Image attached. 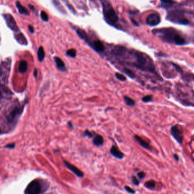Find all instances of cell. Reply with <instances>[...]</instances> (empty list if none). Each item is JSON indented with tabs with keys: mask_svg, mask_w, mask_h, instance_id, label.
I'll use <instances>...</instances> for the list:
<instances>
[{
	"mask_svg": "<svg viewBox=\"0 0 194 194\" xmlns=\"http://www.w3.org/2000/svg\"><path fill=\"white\" fill-rule=\"evenodd\" d=\"M124 100L125 104L127 105L128 106L130 107H134L135 105V102L134 101V99H132V98L128 96H124Z\"/></svg>",
	"mask_w": 194,
	"mask_h": 194,
	"instance_id": "cell-27",
	"label": "cell"
},
{
	"mask_svg": "<svg viewBox=\"0 0 194 194\" xmlns=\"http://www.w3.org/2000/svg\"><path fill=\"white\" fill-rule=\"evenodd\" d=\"M110 153L112 156L118 159H122L124 157V154L119 150L118 147L115 145L112 146L110 149Z\"/></svg>",
	"mask_w": 194,
	"mask_h": 194,
	"instance_id": "cell-19",
	"label": "cell"
},
{
	"mask_svg": "<svg viewBox=\"0 0 194 194\" xmlns=\"http://www.w3.org/2000/svg\"><path fill=\"white\" fill-rule=\"evenodd\" d=\"M132 183H134V184H135V185L138 186L139 184V181L136 177H132Z\"/></svg>",
	"mask_w": 194,
	"mask_h": 194,
	"instance_id": "cell-35",
	"label": "cell"
},
{
	"mask_svg": "<svg viewBox=\"0 0 194 194\" xmlns=\"http://www.w3.org/2000/svg\"><path fill=\"white\" fill-rule=\"evenodd\" d=\"M167 19L180 25H187L190 23L183 11L181 10H174L168 13Z\"/></svg>",
	"mask_w": 194,
	"mask_h": 194,
	"instance_id": "cell-7",
	"label": "cell"
},
{
	"mask_svg": "<svg viewBox=\"0 0 194 194\" xmlns=\"http://www.w3.org/2000/svg\"><path fill=\"white\" fill-rule=\"evenodd\" d=\"M11 65V59L10 58H6L0 64V81L6 85L9 82V78L10 76Z\"/></svg>",
	"mask_w": 194,
	"mask_h": 194,
	"instance_id": "cell-6",
	"label": "cell"
},
{
	"mask_svg": "<svg viewBox=\"0 0 194 194\" xmlns=\"http://www.w3.org/2000/svg\"><path fill=\"white\" fill-rule=\"evenodd\" d=\"M145 186L149 189H153L156 187V182L153 180H150L145 183Z\"/></svg>",
	"mask_w": 194,
	"mask_h": 194,
	"instance_id": "cell-28",
	"label": "cell"
},
{
	"mask_svg": "<svg viewBox=\"0 0 194 194\" xmlns=\"http://www.w3.org/2000/svg\"><path fill=\"white\" fill-rule=\"evenodd\" d=\"M102 4L103 10L107 20L111 23H116L118 20V15L111 5L106 0H100Z\"/></svg>",
	"mask_w": 194,
	"mask_h": 194,
	"instance_id": "cell-5",
	"label": "cell"
},
{
	"mask_svg": "<svg viewBox=\"0 0 194 194\" xmlns=\"http://www.w3.org/2000/svg\"><path fill=\"white\" fill-rule=\"evenodd\" d=\"M161 6L163 8H170L173 5L174 1L173 0H160Z\"/></svg>",
	"mask_w": 194,
	"mask_h": 194,
	"instance_id": "cell-25",
	"label": "cell"
},
{
	"mask_svg": "<svg viewBox=\"0 0 194 194\" xmlns=\"http://www.w3.org/2000/svg\"><path fill=\"white\" fill-rule=\"evenodd\" d=\"M132 54L134 56V61L132 63L133 67L141 71L152 74L160 81H163L162 78L156 71L152 58L149 55L140 51H135L132 52Z\"/></svg>",
	"mask_w": 194,
	"mask_h": 194,
	"instance_id": "cell-2",
	"label": "cell"
},
{
	"mask_svg": "<svg viewBox=\"0 0 194 194\" xmlns=\"http://www.w3.org/2000/svg\"><path fill=\"white\" fill-rule=\"evenodd\" d=\"M16 7L18 10V12H19L21 14H24L26 15H29V11L27 9L25 8L24 6L20 4V2L19 1H17L16 2Z\"/></svg>",
	"mask_w": 194,
	"mask_h": 194,
	"instance_id": "cell-22",
	"label": "cell"
},
{
	"mask_svg": "<svg viewBox=\"0 0 194 194\" xmlns=\"http://www.w3.org/2000/svg\"><path fill=\"white\" fill-rule=\"evenodd\" d=\"M83 136L88 137L89 138H92L93 136V134L92 132L89 131L88 130H86L83 132Z\"/></svg>",
	"mask_w": 194,
	"mask_h": 194,
	"instance_id": "cell-33",
	"label": "cell"
},
{
	"mask_svg": "<svg viewBox=\"0 0 194 194\" xmlns=\"http://www.w3.org/2000/svg\"><path fill=\"white\" fill-rule=\"evenodd\" d=\"M76 31L77 34L78 35V36L79 37V38H80L81 39L85 41L89 46L90 47L92 46V43L90 41L89 39V37L88 36L87 34H86V32L84 31V30L78 28V29H77L76 30Z\"/></svg>",
	"mask_w": 194,
	"mask_h": 194,
	"instance_id": "cell-15",
	"label": "cell"
},
{
	"mask_svg": "<svg viewBox=\"0 0 194 194\" xmlns=\"http://www.w3.org/2000/svg\"><path fill=\"white\" fill-rule=\"evenodd\" d=\"M37 56H38V60L40 62H43L45 58V52L42 46L39 47L37 52Z\"/></svg>",
	"mask_w": 194,
	"mask_h": 194,
	"instance_id": "cell-24",
	"label": "cell"
},
{
	"mask_svg": "<svg viewBox=\"0 0 194 194\" xmlns=\"http://www.w3.org/2000/svg\"><path fill=\"white\" fill-rule=\"evenodd\" d=\"M64 165L66 166V167L68 169H69L74 174H75L78 177H83L84 174L80 170L78 169L77 167L73 165H72L71 163H69L66 161H64Z\"/></svg>",
	"mask_w": 194,
	"mask_h": 194,
	"instance_id": "cell-14",
	"label": "cell"
},
{
	"mask_svg": "<svg viewBox=\"0 0 194 194\" xmlns=\"http://www.w3.org/2000/svg\"><path fill=\"white\" fill-rule=\"evenodd\" d=\"M175 97L184 106L194 107V92L187 84L177 83L175 85Z\"/></svg>",
	"mask_w": 194,
	"mask_h": 194,
	"instance_id": "cell-4",
	"label": "cell"
},
{
	"mask_svg": "<svg viewBox=\"0 0 194 194\" xmlns=\"http://www.w3.org/2000/svg\"><path fill=\"white\" fill-rule=\"evenodd\" d=\"M66 53L67 56H68L71 57L72 58H75L77 55L76 50H75V49H73V48L69 49V50H68L67 51Z\"/></svg>",
	"mask_w": 194,
	"mask_h": 194,
	"instance_id": "cell-29",
	"label": "cell"
},
{
	"mask_svg": "<svg viewBox=\"0 0 194 194\" xmlns=\"http://www.w3.org/2000/svg\"><path fill=\"white\" fill-rule=\"evenodd\" d=\"M27 62L25 60H21L19 63V66H18V71H19V72L21 74H23L27 72Z\"/></svg>",
	"mask_w": 194,
	"mask_h": 194,
	"instance_id": "cell-23",
	"label": "cell"
},
{
	"mask_svg": "<svg viewBox=\"0 0 194 194\" xmlns=\"http://www.w3.org/2000/svg\"><path fill=\"white\" fill-rule=\"evenodd\" d=\"M125 190L127 191L128 192H129L130 193H134L135 192V190H134V189L131 188L129 186H125Z\"/></svg>",
	"mask_w": 194,
	"mask_h": 194,
	"instance_id": "cell-34",
	"label": "cell"
},
{
	"mask_svg": "<svg viewBox=\"0 0 194 194\" xmlns=\"http://www.w3.org/2000/svg\"><path fill=\"white\" fill-rule=\"evenodd\" d=\"M174 158H175V160L176 161L179 160V157L177 155V154H175V155H174Z\"/></svg>",
	"mask_w": 194,
	"mask_h": 194,
	"instance_id": "cell-41",
	"label": "cell"
},
{
	"mask_svg": "<svg viewBox=\"0 0 194 194\" xmlns=\"http://www.w3.org/2000/svg\"><path fill=\"white\" fill-rule=\"evenodd\" d=\"M14 38L18 43L23 46L27 45V40L26 39L25 36L20 31L15 32L14 33Z\"/></svg>",
	"mask_w": 194,
	"mask_h": 194,
	"instance_id": "cell-17",
	"label": "cell"
},
{
	"mask_svg": "<svg viewBox=\"0 0 194 194\" xmlns=\"http://www.w3.org/2000/svg\"><path fill=\"white\" fill-rule=\"evenodd\" d=\"M128 50L125 47L121 46H116L113 48L111 51V53L115 57H124L127 55Z\"/></svg>",
	"mask_w": 194,
	"mask_h": 194,
	"instance_id": "cell-12",
	"label": "cell"
},
{
	"mask_svg": "<svg viewBox=\"0 0 194 194\" xmlns=\"http://www.w3.org/2000/svg\"><path fill=\"white\" fill-rule=\"evenodd\" d=\"M2 133H3V132H2V131H1V128H0V135H1V134H2Z\"/></svg>",
	"mask_w": 194,
	"mask_h": 194,
	"instance_id": "cell-43",
	"label": "cell"
},
{
	"mask_svg": "<svg viewBox=\"0 0 194 194\" xmlns=\"http://www.w3.org/2000/svg\"><path fill=\"white\" fill-rule=\"evenodd\" d=\"M27 194H39L41 192V186L39 182L33 181L28 185L26 190Z\"/></svg>",
	"mask_w": 194,
	"mask_h": 194,
	"instance_id": "cell-11",
	"label": "cell"
},
{
	"mask_svg": "<svg viewBox=\"0 0 194 194\" xmlns=\"http://www.w3.org/2000/svg\"><path fill=\"white\" fill-rule=\"evenodd\" d=\"M163 41L177 46H184L189 43L188 40L181 32L173 28H162L152 31Z\"/></svg>",
	"mask_w": 194,
	"mask_h": 194,
	"instance_id": "cell-1",
	"label": "cell"
},
{
	"mask_svg": "<svg viewBox=\"0 0 194 194\" xmlns=\"http://www.w3.org/2000/svg\"><path fill=\"white\" fill-rule=\"evenodd\" d=\"M115 77L118 80L120 81H126V79H127V78H126V77L125 76H124L123 74L119 73H116Z\"/></svg>",
	"mask_w": 194,
	"mask_h": 194,
	"instance_id": "cell-31",
	"label": "cell"
},
{
	"mask_svg": "<svg viewBox=\"0 0 194 194\" xmlns=\"http://www.w3.org/2000/svg\"><path fill=\"white\" fill-rule=\"evenodd\" d=\"M27 101H25L20 104L18 102H14L12 106L4 113V123L10 130L15 127L24 110Z\"/></svg>",
	"mask_w": 194,
	"mask_h": 194,
	"instance_id": "cell-3",
	"label": "cell"
},
{
	"mask_svg": "<svg viewBox=\"0 0 194 194\" xmlns=\"http://www.w3.org/2000/svg\"><path fill=\"white\" fill-rule=\"evenodd\" d=\"M29 8H30V9H31V10H34V9H35V8H34V7L33 6H32V5H29Z\"/></svg>",
	"mask_w": 194,
	"mask_h": 194,
	"instance_id": "cell-42",
	"label": "cell"
},
{
	"mask_svg": "<svg viewBox=\"0 0 194 194\" xmlns=\"http://www.w3.org/2000/svg\"><path fill=\"white\" fill-rule=\"evenodd\" d=\"M171 136L179 144H182L183 140V135L182 130L179 128L178 125H173L170 129Z\"/></svg>",
	"mask_w": 194,
	"mask_h": 194,
	"instance_id": "cell-10",
	"label": "cell"
},
{
	"mask_svg": "<svg viewBox=\"0 0 194 194\" xmlns=\"http://www.w3.org/2000/svg\"><path fill=\"white\" fill-rule=\"evenodd\" d=\"M91 47L98 53L103 52L104 51L105 49L103 44L100 40H95V41L93 42V43H92Z\"/></svg>",
	"mask_w": 194,
	"mask_h": 194,
	"instance_id": "cell-16",
	"label": "cell"
},
{
	"mask_svg": "<svg viewBox=\"0 0 194 194\" xmlns=\"http://www.w3.org/2000/svg\"><path fill=\"white\" fill-rule=\"evenodd\" d=\"M161 18L157 13H152L147 17L146 19V24L150 26H156L160 23Z\"/></svg>",
	"mask_w": 194,
	"mask_h": 194,
	"instance_id": "cell-13",
	"label": "cell"
},
{
	"mask_svg": "<svg viewBox=\"0 0 194 194\" xmlns=\"http://www.w3.org/2000/svg\"><path fill=\"white\" fill-rule=\"evenodd\" d=\"M54 60L56 64V68L58 70H59L60 71L62 72L67 71L66 66H65V63L63 61L62 59H61L60 57L55 56L54 57Z\"/></svg>",
	"mask_w": 194,
	"mask_h": 194,
	"instance_id": "cell-18",
	"label": "cell"
},
{
	"mask_svg": "<svg viewBox=\"0 0 194 194\" xmlns=\"http://www.w3.org/2000/svg\"><path fill=\"white\" fill-rule=\"evenodd\" d=\"M15 144L14 143H11V144H9L6 145V146H5V148L12 149H14L15 148Z\"/></svg>",
	"mask_w": 194,
	"mask_h": 194,
	"instance_id": "cell-36",
	"label": "cell"
},
{
	"mask_svg": "<svg viewBox=\"0 0 194 194\" xmlns=\"http://www.w3.org/2000/svg\"><path fill=\"white\" fill-rule=\"evenodd\" d=\"M13 93L9 89L8 85H6L0 81V103L10 99Z\"/></svg>",
	"mask_w": 194,
	"mask_h": 194,
	"instance_id": "cell-8",
	"label": "cell"
},
{
	"mask_svg": "<svg viewBox=\"0 0 194 194\" xmlns=\"http://www.w3.org/2000/svg\"><path fill=\"white\" fill-rule=\"evenodd\" d=\"M145 176V173L142 172V171L140 172V173H139L137 174V177L140 179H143V178H144Z\"/></svg>",
	"mask_w": 194,
	"mask_h": 194,
	"instance_id": "cell-37",
	"label": "cell"
},
{
	"mask_svg": "<svg viewBox=\"0 0 194 194\" xmlns=\"http://www.w3.org/2000/svg\"><path fill=\"white\" fill-rule=\"evenodd\" d=\"M34 76L35 77V78H37V77H38V71H37L36 69H34Z\"/></svg>",
	"mask_w": 194,
	"mask_h": 194,
	"instance_id": "cell-40",
	"label": "cell"
},
{
	"mask_svg": "<svg viewBox=\"0 0 194 194\" xmlns=\"http://www.w3.org/2000/svg\"><path fill=\"white\" fill-rule=\"evenodd\" d=\"M4 19L6 22V23L8 27L11 30L14 32H17L20 31L19 27L16 23V21L12 15L10 14H3Z\"/></svg>",
	"mask_w": 194,
	"mask_h": 194,
	"instance_id": "cell-9",
	"label": "cell"
},
{
	"mask_svg": "<svg viewBox=\"0 0 194 194\" xmlns=\"http://www.w3.org/2000/svg\"><path fill=\"white\" fill-rule=\"evenodd\" d=\"M93 143L94 145L97 146H100L102 145L104 143V139L103 137L100 135H96L93 140Z\"/></svg>",
	"mask_w": 194,
	"mask_h": 194,
	"instance_id": "cell-21",
	"label": "cell"
},
{
	"mask_svg": "<svg viewBox=\"0 0 194 194\" xmlns=\"http://www.w3.org/2000/svg\"><path fill=\"white\" fill-rule=\"evenodd\" d=\"M123 72L126 74V75L128 76L131 79H135V78H136V74H135V73L132 71V70L130 69L129 68H123Z\"/></svg>",
	"mask_w": 194,
	"mask_h": 194,
	"instance_id": "cell-26",
	"label": "cell"
},
{
	"mask_svg": "<svg viewBox=\"0 0 194 194\" xmlns=\"http://www.w3.org/2000/svg\"><path fill=\"white\" fill-rule=\"evenodd\" d=\"M135 139L136 140V141L139 142V144L142 147V148L146 149H147V150H152V148L150 146V145H149L146 141H145L144 140L142 139L141 137L139 136V135H135Z\"/></svg>",
	"mask_w": 194,
	"mask_h": 194,
	"instance_id": "cell-20",
	"label": "cell"
},
{
	"mask_svg": "<svg viewBox=\"0 0 194 194\" xmlns=\"http://www.w3.org/2000/svg\"><path fill=\"white\" fill-rule=\"evenodd\" d=\"M68 126L69 128H73V124L72 123L71 121H68Z\"/></svg>",
	"mask_w": 194,
	"mask_h": 194,
	"instance_id": "cell-39",
	"label": "cell"
},
{
	"mask_svg": "<svg viewBox=\"0 0 194 194\" xmlns=\"http://www.w3.org/2000/svg\"><path fill=\"white\" fill-rule=\"evenodd\" d=\"M142 101L144 103H148L151 101H152L153 100V95H147L142 97L141 99Z\"/></svg>",
	"mask_w": 194,
	"mask_h": 194,
	"instance_id": "cell-30",
	"label": "cell"
},
{
	"mask_svg": "<svg viewBox=\"0 0 194 194\" xmlns=\"http://www.w3.org/2000/svg\"><path fill=\"white\" fill-rule=\"evenodd\" d=\"M28 28H29V31L30 32V33H31V34L34 33V27L32 26L29 25V27Z\"/></svg>",
	"mask_w": 194,
	"mask_h": 194,
	"instance_id": "cell-38",
	"label": "cell"
},
{
	"mask_svg": "<svg viewBox=\"0 0 194 194\" xmlns=\"http://www.w3.org/2000/svg\"><path fill=\"white\" fill-rule=\"evenodd\" d=\"M40 17L41 19L44 22H48V16L47 14L44 11H41L40 13Z\"/></svg>",
	"mask_w": 194,
	"mask_h": 194,
	"instance_id": "cell-32",
	"label": "cell"
}]
</instances>
